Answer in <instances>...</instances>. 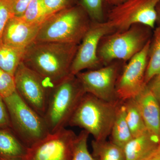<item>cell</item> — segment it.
<instances>
[{"instance_id":"34","label":"cell","mask_w":160,"mask_h":160,"mask_svg":"<svg viewBox=\"0 0 160 160\" xmlns=\"http://www.w3.org/2000/svg\"><path fill=\"white\" fill-rule=\"evenodd\" d=\"M0 160H17L8 159L4 158H2L0 157Z\"/></svg>"},{"instance_id":"28","label":"cell","mask_w":160,"mask_h":160,"mask_svg":"<svg viewBox=\"0 0 160 160\" xmlns=\"http://www.w3.org/2000/svg\"><path fill=\"white\" fill-rule=\"evenodd\" d=\"M11 128L9 112L4 98L0 95V128Z\"/></svg>"},{"instance_id":"25","label":"cell","mask_w":160,"mask_h":160,"mask_svg":"<svg viewBox=\"0 0 160 160\" xmlns=\"http://www.w3.org/2000/svg\"><path fill=\"white\" fill-rule=\"evenodd\" d=\"M16 91L14 77L0 68V95L8 97Z\"/></svg>"},{"instance_id":"7","label":"cell","mask_w":160,"mask_h":160,"mask_svg":"<svg viewBox=\"0 0 160 160\" xmlns=\"http://www.w3.org/2000/svg\"><path fill=\"white\" fill-rule=\"evenodd\" d=\"M160 0H126L113 6L108 12L107 22L114 30L122 31L140 24L154 29L156 8Z\"/></svg>"},{"instance_id":"9","label":"cell","mask_w":160,"mask_h":160,"mask_svg":"<svg viewBox=\"0 0 160 160\" xmlns=\"http://www.w3.org/2000/svg\"><path fill=\"white\" fill-rule=\"evenodd\" d=\"M77 135L66 128L28 148L24 160H71Z\"/></svg>"},{"instance_id":"10","label":"cell","mask_w":160,"mask_h":160,"mask_svg":"<svg viewBox=\"0 0 160 160\" xmlns=\"http://www.w3.org/2000/svg\"><path fill=\"white\" fill-rule=\"evenodd\" d=\"M115 31L109 22L91 23L90 27L78 46L71 67V74L76 75L85 69L92 70L101 65L98 50L101 40Z\"/></svg>"},{"instance_id":"3","label":"cell","mask_w":160,"mask_h":160,"mask_svg":"<svg viewBox=\"0 0 160 160\" xmlns=\"http://www.w3.org/2000/svg\"><path fill=\"white\" fill-rule=\"evenodd\" d=\"M121 102L119 100L107 102L90 93H85L72 116L68 126L82 129L96 141L107 140Z\"/></svg>"},{"instance_id":"11","label":"cell","mask_w":160,"mask_h":160,"mask_svg":"<svg viewBox=\"0 0 160 160\" xmlns=\"http://www.w3.org/2000/svg\"><path fill=\"white\" fill-rule=\"evenodd\" d=\"M151 40L142 50L129 60L118 80L116 95L118 99L123 101L134 98L146 85L145 82Z\"/></svg>"},{"instance_id":"26","label":"cell","mask_w":160,"mask_h":160,"mask_svg":"<svg viewBox=\"0 0 160 160\" xmlns=\"http://www.w3.org/2000/svg\"><path fill=\"white\" fill-rule=\"evenodd\" d=\"M48 16L78 3L75 0H42Z\"/></svg>"},{"instance_id":"13","label":"cell","mask_w":160,"mask_h":160,"mask_svg":"<svg viewBox=\"0 0 160 160\" xmlns=\"http://www.w3.org/2000/svg\"><path fill=\"white\" fill-rule=\"evenodd\" d=\"M41 25L29 24L21 17L14 16L6 24L1 42L15 48L26 49L34 42Z\"/></svg>"},{"instance_id":"14","label":"cell","mask_w":160,"mask_h":160,"mask_svg":"<svg viewBox=\"0 0 160 160\" xmlns=\"http://www.w3.org/2000/svg\"><path fill=\"white\" fill-rule=\"evenodd\" d=\"M134 98L147 131L160 139V106L156 98L146 86Z\"/></svg>"},{"instance_id":"16","label":"cell","mask_w":160,"mask_h":160,"mask_svg":"<svg viewBox=\"0 0 160 160\" xmlns=\"http://www.w3.org/2000/svg\"><path fill=\"white\" fill-rule=\"evenodd\" d=\"M9 128H0V157L24 160L29 148Z\"/></svg>"},{"instance_id":"18","label":"cell","mask_w":160,"mask_h":160,"mask_svg":"<svg viewBox=\"0 0 160 160\" xmlns=\"http://www.w3.org/2000/svg\"><path fill=\"white\" fill-rule=\"evenodd\" d=\"M25 50L8 46L0 41V68L14 76L22 62Z\"/></svg>"},{"instance_id":"1","label":"cell","mask_w":160,"mask_h":160,"mask_svg":"<svg viewBox=\"0 0 160 160\" xmlns=\"http://www.w3.org/2000/svg\"><path fill=\"white\" fill-rule=\"evenodd\" d=\"M79 45L58 42H33L26 48L22 62L53 86L71 74Z\"/></svg>"},{"instance_id":"31","label":"cell","mask_w":160,"mask_h":160,"mask_svg":"<svg viewBox=\"0 0 160 160\" xmlns=\"http://www.w3.org/2000/svg\"><path fill=\"white\" fill-rule=\"evenodd\" d=\"M143 160H160V146L155 151Z\"/></svg>"},{"instance_id":"22","label":"cell","mask_w":160,"mask_h":160,"mask_svg":"<svg viewBox=\"0 0 160 160\" xmlns=\"http://www.w3.org/2000/svg\"><path fill=\"white\" fill-rule=\"evenodd\" d=\"M20 17L27 23L38 25H42L49 18L42 0H32Z\"/></svg>"},{"instance_id":"8","label":"cell","mask_w":160,"mask_h":160,"mask_svg":"<svg viewBox=\"0 0 160 160\" xmlns=\"http://www.w3.org/2000/svg\"><path fill=\"white\" fill-rule=\"evenodd\" d=\"M16 89L30 107L44 118L52 86L22 62L14 75Z\"/></svg>"},{"instance_id":"12","label":"cell","mask_w":160,"mask_h":160,"mask_svg":"<svg viewBox=\"0 0 160 160\" xmlns=\"http://www.w3.org/2000/svg\"><path fill=\"white\" fill-rule=\"evenodd\" d=\"M122 72L117 65L113 64L81 72L75 76L86 93L104 101L114 102L119 101L117 98L116 86Z\"/></svg>"},{"instance_id":"30","label":"cell","mask_w":160,"mask_h":160,"mask_svg":"<svg viewBox=\"0 0 160 160\" xmlns=\"http://www.w3.org/2000/svg\"><path fill=\"white\" fill-rule=\"evenodd\" d=\"M146 86L156 98L160 106V75L152 78Z\"/></svg>"},{"instance_id":"19","label":"cell","mask_w":160,"mask_h":160,"mask_svg":"<svg viewBox=\"0 0 160 160\" xmlns=\"http://www.w3.org/2000/svg\"><path fill=\"white\" fill-rule=\"evenodd\" d=\"M92 154L96 160H126L124 149L109 140L92 141Z\"/></svg>"},{"instance_id":"33","label":"cell","mask_w":160,"mask_h":160,"mask_svg":"<svg viewBox=\"0 0 160 160\" xmlns=\"http://www.w3.org/2000/svg\"><path fill=\"white\" fill-rule=\"evenodd\" d=\"M157 13V22L156 23L158 24V26H160V0L156 8Z\"/></svg>"},{"instance_id":"32","label":"cell","mask_w":160,"mask_h":160,"mask_svg":"<svg viewBox=\"0 0 160 160\" xmlns=\"http://www.w3.org/2000/svg\"><path fill=\"white\" fill-rule=\"evenodd\" d=\"M126 0H106V4L113 6H117L125 2Z\"/></svg>"},{"instance_id":"29","label":"cell","mask_w":160,"mask_h":160,"mask_svg":"<svg viewBox=\"0 0 160 160\" xmlns=\"http://www.w3.org/2000/svg\"><path fill=\"white\" fill-rule=\"evenodd\" d=\"M13 13L15 16H21L23 14L32 0H9Z\"/></svg>"},{"instance_id":"2","label":"cell","mask_w":160,"mask_h":160,"mask_svg":"<svg viewBox=\"0 0 160 160\" xmlns=\"http://www.w3.org/2000/svg\"><path fill=\"white\" fill-rule=\"evenodd\" d=\"M80 3L52 15L42 24L34 42H58L78 45L91 23Z\"/></svg>"},{"instance_id":"5","label":"cell","mask_w":160,"mask_h":160,"mask_svg":"<svg viewBox=\"0 0 160 160\" xmlns=\"http://www.w3.org/2000/svg\"><path fill=\"white\" fill-rule=\"evenodd\" d=\"M151 29L137 24L126 30L105 36L98 48V56L100 62L107 64L115 59H131L151 40Z\"/></svg>"},{"instance_id":"27","label":"cell","mask_w":160,"mask_h":160,"mask_svg":"<svg viewBox=\"0 0 160 160\" xmlns=\"http://www.w3.org/2000/svg\"><path fill=\"white\" fill-rule=\"evenodd\" d=\"M14 16L10 1L0 0V41L6 24Z\"/></svg>"},{"instance_id":"21","label":"cell","mask_w":160,"mask_h":160,"mask_svg":"<svg viewBox=\"0 0 160 160\" xmlns=\"http://www.w3.org/2000/svg\"><path fill=\"white\" fill-rule=\"evenodd\" d=\"M127 124L133 138L145 133L147 129L135 98L123 101Z\"/></svg>"},{"instance_id":"20","label":"cell","mask_w":160,"mask_h":160,"mask_svg":"<svg viewBox=\"0 0 160 160\" xmlns=\"http://www.w3.org/2000/svg\"><path fill=\"white\" fill-rule=\"evenodd\" d=\"M152 35L145 75L146 86L152 78L160 75V26L155 29Z\"/></svg>"},{"instance_id":"4","label":"cell","mask_w":160,"mask_h":160,"mask_svg":"<svg viewBox=\"0 0 160 160\" xmlns=\"http://www.w3.org/2000/svg\"><path fill=\"white\" fill-rule=\"evenodd\" d=\"M86 93L75 75L70 74L49 91L44 118L50 133L66 128Z\"/></svg>"},{"instance_id":"6","label":"cell","mask_w":160,"mask_h":160,"mask_svg":"<svg viewBox=\"0 0 160 160\" xmlns=\"http://www.w3.org/2000/svg\"><path fill=\"white\" fill-rule=\"evenodd\" d=\"M3 98L11 128L25 146L29 148L50 134L44 118L30 107L17 92Z\"/></svg>"},{"instance_id":"15","label":"cell","mask_w":160,"mask_h":160,"mask_svg":"<svg viewBox=\"0 0 160 160\" xmlns=\"http://www.w3.org/2000/svg\"><path fill=\"white\" fill-rule=\"evenodd\" d=\"M160 146V139L148 131L133 138L124 147L126 160H143Z\"/></svg>"},{"instance_id":"17","label":"cell","mask_w":160,"mask_h":160,"mask_svg":"<svg viewBox=\"0 0 160 160\" xmlns=\"http://www.w3.org/2000/svg\"><path fill=\"white\" fill-rule=\"evenodd\" d=\"M109 137L111 142L123 149L133 138L126 121L125 108L122 101L118 106L115 119Z\"/></svg>"},{"instance_id":"24","label":"cell","mask_w":160,"mask_h":160,"mask_svg":"<svg viewBox=\"0 0 160 160\" xmlns=\"http://www.w3.org/2000/svg\"><path fill=\"white\" fill-rule=\"evenodd\" d=\"M79 3L93 22H103L106 0H81Z\"/></svg>"},{"instance_id":"23","label":"cell","mask_w":160,"mask_h":160,"mask_svg":"<svg viewBox=\"0 0 160 160\" xmlns=\"http://www.w3.org/2000/svg\"><path fill=\"white\" fill-rule=\"evenodd\" d=\"M89 133L84 130L77 137L71 160H96L90 153L88 148V139Z\"/></svg>"}]
</instances>
